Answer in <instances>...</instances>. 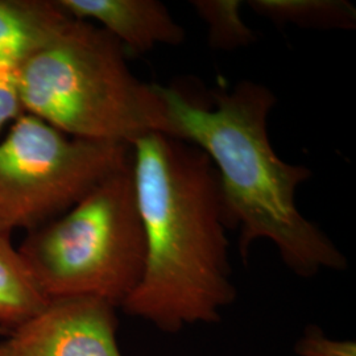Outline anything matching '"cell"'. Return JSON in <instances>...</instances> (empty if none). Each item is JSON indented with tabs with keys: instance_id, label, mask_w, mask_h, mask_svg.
Wrapping results in <instances>:
<instances>
[{
	"instance_id": "obj_1",
	"label": "cell",
	"mask_w": 356,
	"mask_h": 356,
	"mask_svg": "<svg viewBox=\"0 0 356 356\" xmlns=\"http://www.w3.org/2000/svg\"><path fill=\"white\" fill-rule=\"evenodd\" d=\"M131 152L145 264L122 307L170 334L219 322L236 288L216 168L200 148L159 132L141 136Z\"/></svg>"
},
{
	"instance_id": "obj_2",
	"label": "cell",
	"mask_w": 356,
	"mask_h": 356,
	"mask_svg": "<svg viewBox=\"0 0 356 356\" xmlns=\"http://www.w3.org/2000/svg\"><path fill=\"white\" fill-rule=\"evenodd\" d=\"M156 90L170 135L200 148L216 168L231 229H239L243 261L252 244L268 241L298 276L347 268L342 251L297 207L296 193L312 170L273 149L268 119L277 99L267 86L219 82L204 101L176 85L156 83Z\"/></svg>"
},
{
	"instance_id": "obj_3",
	"label": "cell",
	"mask_w": 356,
	"mask_h": 356,
	"mask_svg": "<svg viewBox=\"0 0 356 356\" xmlns=\"http://www.w3.org/2000/svg\"><path fill=\"white\" fill-rule=\"evenodd\" d=\"M26 114L76 139L132 145L170 135L156 83L132 73L124 48L101 26L73 19L17 72Z\"/></svg>"
},
{
	"instance_id": "obj_4",
	"label": "cell",
	"mask_w": 356,
	"mask_h": 356,
	"mask_svg": "<svg viewBox=\"0 0 356 356\" xmlns=\"http://www.w3.org/2000/svg\"><path fill=\"white\" fill-rule=\"evenodd\" d=\"M17 250L49 301L88 297L122 307L145 264L131 165L63 216L28 231Z\"/></svg>"
},
{
	"instance_id": "obj_5",
	"label": "cell",
	"mask_w": 356,
	"mask_h": 356,
	"mask_svg": "<svg viewBox=\"0 0 356 356\" xmlns=\"http://www.w3.org/2000/svg\"><path fill=\"white\" fill-rule=\"evenodd\" d=\"M131 160L129 145L76 139L20 115L0 140V234L63 216Z\"/></svg>"
},
{
	"instance_id": "obj_6",
	"label": "cell",
	"mask_w": 356,
	"mask_h": 356,
	"mask_svg": "<svg viewBox=\"0 0 356 356\" xmlns=\"http://www.w3.org/2000/svg\"><path fill=\"white\" fill-rule=\"evenodd\" d=\"M116 307L97 298L51 300L0 342V356H123Z\"/></svg>"
},
{
	"instance_id": "obj_7",
	"label": "cell",
	"mask_w": 356,
	"mask_h": 356,
	"mask_svg": "<svg viewBox=\"0 0 356 356\" xmlns=\"http://www.w3.org/2000/svg\"><path fill=\"white\" fill-rule=\"evenodd\" d=\"M73 19L101 26L126 53L144 54L157 45L177 47L184 26L159 0H57Z\"/></svg>"
},
{
	"instance_id": "obj_8",
	"label": "cell",
	"mask_w": 356,
	"mask_h": 356,
	"mask_svg": "<svg viewBox=\"0 0 356 356\" xmlns=\"http://www.w3.org/2000/svg\"><path fill=\"white\" fill-rule=\"evenodd\" d=\"M72 20L57 0H0V66L17 72Z\"/></svg>"
},
{
	"instance_id": "obj_9",
	"label": "cell",
	"mask_w": 356,
	"mask_h": 356,
	"mask_svg": "<svg viewBox=\"0 0 356 356\" xmlns=\"http://www.w3.org/2000/svg\"><path fill=\"white\" fill-rule=\"evenodd\" d=\"M48 302L11 235L0 234V327L13 330Z\"/></svg>"
},
{
	"instance_id": "obj_10",
	"label": "cell",
	"mask_w": 356,
	"mask_h": 356,
	"mask_svg": "<svg viewBox=\"0 0 356 356\" xmlns=\"http://www.w3.org/2000/svg\"><path fill=\"white\" fill-rule=\"evenodd\" d=\"M254 13L280 26L354 29L355 7L346 0H250Z\"/></svg>"
},
{
	"instance_id": "obj_11",
	"label": "cell",
	"mask_w": 356,
	"mask_h": 356,
	"mask_svg": "<svg viewBox=\"0 0 356 356\" xmlns=\"http://www.w3.org/2000/svg\"><path fill=\"white\" fill-rule=\"evenodd\" d=\"M191 7L207 26L209 44L216 51H234L247 48L256 35L243 20L241 0H193Z\"/></svg>"
},
{
	"instance_id": "obj_12",
	"label": "cell",
	"mask_w": 356,
	"mask_h": 356,
	"mask_svg": "<svg viewBox=\"0 0 356 356\" xmlns=\"http://www.w3.org/2000/svg\"><path fill=\"white\" fill-rule=\"evenodd\" d=\"M297 356H356L354 341L332 339L316 326L306 329L294 346Z\"/></svg>"
},
{
	"instance_id": "obj_13",
	"label": "cell",
	"mask_w": 356,
	"mask_h": 356,
	"mask_svg": "<svg viewBox=\"0 0 356 356\" xmlns=\"http://www.w3.org/2000/svg\"><path fill=\"white\" fill-rule=\"evenodd\" d=\"M24 114L16 72L0 66V134L3 129Z\"/></svg>"
},
{
	"instance_id": "obj_14",
	"label": "cell",
	"mask_w": 356,
	"mask_h": 356,
	"mask_svg": "<svg viewBox=\"0 0 356 356\" xmlns=\"http://www.w3.org/2000/svg\"><path fill=\"white\" fill-rule=\"evenodd\" d=\"M7 334V331L4 330L3 327H0V337H4Z\"/></svg>"
}]
</instances>
